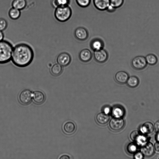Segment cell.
<instances>
[{
  "label": "cell",
  "instance_id": "cell-1",
  "mask_svg": "<svg viewBox=\"0 0 159 159\" xmlns=\"http://www.w3.org/2000/svg\"><path fill=\"white\" fill-rule=\"evenodd\" d=\"M34 56L31 47L25 43H21L17 44L14 48L11 60L16 66L25 67L32 63Z\"/></svg>",
  "mask_w": 159,
  "mask_h": 159
},
{
  "label": "cell",
  "instance_id": "cell-2",
  "mask_svg": "<svg viewBox=\"0 0 159 159\" xmlns=\"http://www.w3.org/2000/svg\"><path fill=\"white\" fill-rule=\"evenodd\" d=\"M13 50V46L9 42L0 41V64L7 63L11 60Z\"/></svg>",
  "mask_w": 159,
  "mask_h": 159
},
{
  "label": "cell",
  "instance_id": "cell-3",
  "mask_svg": "<svg viewBox=\"0 0 159 159\" xmlns=\"http://www.w3.org/2000/svg\"><path fill=\"white\" fill-rule=\"evenodd\" d=\"M72 11L69 5L59 7L56 8L55 16L56 19L61 22L67 21L71 17Z\"/></svg>",
  "mask_w": 159,
  "mask_h": 159
},
{
  "label": "cell",
  "instance_id": "cell-4",
  "mask_svg": "<svg viewBox=\"0 0 159 159\" xmlns=\"http://www.w3.org/2000/svg\"><path fill=\"white\" fill-rule=\"evenodd\" d=\"M131 65L134 69L137 70H141L146 67L147 63L145 57L138 56L132 59Z\"/></svg>",
  "mask_w": 159,
  "mask_h": 159
},
{
  "label": "cell",
  "instance_id": "cell-5",
  "mask_svg": "<svg viewBox=\"0 0 159 159\" xmlns=\"http://www.w3.org/2000/svg\"><path fill=\"white\" fill-rule=\"evenodd\" d=\"M124 121L121 118H113L111 119L109 124L111 129L114 131L121 130L124 127Z\"/></svg>",
  "mask_w": 159,
  "mask_h": 159
},
{
  "label": "cell",
  "instance_id": "cell-6",
  "mask_svg": "<svg viewBox=\"0 0 159 159\" xmlns=\"http://www.w3.org/2000/svg\"><path fill=\"white\" fill-rule=\"evenodd\" d=\"M33 94L29 89H25L23 90L20 93L19 98L20 102L24 105H27L31 102Z\"/></svg>",
  "mask_w": 159,
  "mask_h": 159
},
{
  "label": "cell",
  "instance_id": "cell-7",
  "mask_svg": "<svg viewBox=\"0 0 159 159\" xmlns=\"http://www.w3.org/2000/svg\"><path fill=\"white\" fill-rule=\"evenodd\" d=\"M71 58L70 55L66 52H61L57 56V63L62 66H68L70 62Z\"/></svg>",
  "mask_w": 159,
  "mask_h": 159
},
{
  "label": "cell",
  "instance_id": "cell-8",
  "mask_svg": "<svg viewBox=\"0 0 159 159\" xmlns=\"http://www.w3.org/2000/svg\"><path fill=\"white\" fill-rule=\"evenodd\" d=\"M94 57L97 62L100 63H103L107 59L108 54L107 51L102 48L94 51Z\"/></svg>",
  "mask_w": 159,
  "mask_h": 159
},
{
  "label": "cell",
  "instance_id": "cell-9",
  "mask_svg": "<svg viewBox=\"0 0 159 159\" xmlns=\"http://www.w3.org/2000/svg\"><path fill=\"white\" fill-rule=\"evenodd\" d=\"M75 35L77 39L80 41H84L88 37V33L84 27H80L77 28L75 31Z\"/></svg>",
  "mask_w": 159,
  "mask_h": 159
},
{
  "label": "cell",
  "instance_id": "cell-10",
  "mask_svg": "<svg viewBox=\"0 0 159 159\" xmlns=\"http://www.w3.org/2000/svg\"><path fill=\"white\" fill-rule=\"evenodd\" d=\"M94 6L100 11L106 10L110 5V0H93Z\"/></svg>",
  "mask_w": 159,
  "mask_h": 159
},
{
  "label": "cell",
  "instance_id": "cell-11",
  "mask_svg": "<svg viewBox=\"0 0 159 159\" xmlns=\"http://www.w3.org/2000/svg\"><path fill=\"white\" fill-rule=\"evenodd\" d=\"M141 152L144 156L150 157L154 154V147L152 143L150 142L146 143L143 145L141 149Z\"/></svg>",
  "mask_w": 159,
  "mask_h": 159
},
{
  "label": "cell",
  "instance_id": "cell-12",
  "mask_svg": "<svg viewBox=\"0 0 159 159\" xmlns=\"http://www.w3.org/2000/svg\"><path fill=\"white\" fill-rule=\"evenodd\" d=\"M129 77L128 73L124 71H119L115 75V79L116 82L122 84L126 83Z\"/></svg>",
  "mask_w": 159,
  "mask_h": 159
},
{
  "label": "cell",
  "instance_id": "cell-13",
  "mask_svg": "<svg viewBox=\"0 0 159 159\" xmlns=\"http://www.w3.org/2000/svg\"><path fill=\"white\" fill-rule=\"evenodd\" d=\"M92 57L91 52L87 49H83L79 53V58L81 61L84 62L89 61L91 59Z\"/></svg>",
  "mask_w": 159,
  "mask_h": 159
},
{
  "label": "cell",
  "instance_id": "cell-14",
  "mask_svg": "<svg viewBox=\"0 0 159 159\" xmlns=\"http://www.w3.org/2000/svg\"><path fill=\"white\" fill-rule=\"evenodd\" d=\"M32 97L34 102L37 104H40L45 100V95L43 93L39 91H36L33 93Z\"/></svg>",
  "mask_w": 159,
  "mask_h": 159
},
{
  "label": "cell",
  "instance_id": "cell-15",
  "mask_svg": "<svg viewBox=\"0 0 159 159\" xmlns=\"http://www.w3.org/2000/svg\"><path fill=\"white\" fill-rule=\"evenodd\" d=\"M110 117L108 114L104 112H101L98 114L96 117L97 122L99 124L104 125L109 121Z\"/></svg>",
  "mask_w": 159,
  "mask_h": 159
},
{
  "label": "cell",
  "instance_id": "cell-16",
  "mask_svg": "<svg viewBox=\"0 0 159 159\" xmlns=\"http://www.w3.org/2000/svg\"><path fill=\"white\" fill-rule=\"evenodd\" d=\"M140 130L141 132L143 134H151L154 131V126L152 123L149 122H147L142 126Z\"/></svg>",
  "mask_w": 159,
  "mask_h": 159
},
{
  "label": "cell",
  "instance_id": "cell-17",
  "mask_svg": "<svg viewBox=\"0 0 159 159\" xmlns=\"http://www.w3.org/2000/svg\"><path fill=\"white\" fill-rule=\"evenodd\" d=\"M139 80L138 77L133 75L129 76L126 82L127 85L131 88H134L137 87L139 84Z\"/></svg>",
  "mask_w": 159,
  "mask_h": 159
},
{
  "label": "cell",
  "instance_id": "cell-18",
  "mask_svg": "<svg viewBox=\"0 0 159 159\" xmlns=\"http://www.w3.org/2000/svg\"><path fill=\"white\" fill-rule=\"evenodd\" d=\"M103 45L102 41L99 39L93 40L90 43L91 48L94 51L103 48Z\"/></svg>",
  "mask_w": 159,
  "mask_h": 159
},
{
  "label": "cell",
  "instance_id": "cell-19",
  "mask_svg": "<svg viewBox=\"0 0 159 159\" xmlns=\"http://www.w3.org/2000/svg\"><path fill=\"white\" fill-rule=\"evenodd\" d=\"M62 66L58 63L55 64L51 67L50 72L52 75L54 76H58L62 72Z\"/></svg>",
  "mask_w": 159,
  "mask_h": 159
},
{
  "label": "cell",
  "instance_id": "cell-20",
  "mask_svg": "<svg viewBox=\"0 0 159 159\" xmlns=\"http://www.w3.org/2000/svg\"><path fill=\"white\" fill-rule=\"evenodd\" d=\"M63 130L66 134H70L75 131V124L71 122H67L63 126Z\"/></svg>",
  "mask_w": 159,
  "mask_h": 159
},
{
  "label": "cell",
  "instance_id": "cell-21",
  "mask_svg": "<svg viewBox=\"0 0 159 159\" xmlns=\"http://www.w3.org/2000/svg\"><path fill=\"white\" fill-rule=\"evenodd\" d=\"M26 0H14L12 2L13 7L19 10H22L25 7Z\"/></svg>",
  "mask_w": 159,
  "mask_h": 159
},
{
  "label": "cell",
  "instance_id": "cell-22",
  "mask_svg": "<svg viewBox=\"0 0 159 159\" xmlns=\"http://www.w3.org/2000/svg\"><path fill=\"white\" fill-rule=\"evenodd\" d=\"M147 64L151 66L155 65L158 61L156 56L153 54H148L145 57Z\"/></svg>",
  "mask_w": 159,
  "mask_h": 159
},
{
  "label": "cell",
  "instance_id": "cell-23",
  "mask_svg": "<svg viewBox=\"0 0 159 159\" xmlns=\"http://www.w3.org/2000/svg\"><path fill=\"white\" fill-rule=\"evenodd\" d=\"M112 113L114 117L121 118L124 115V111L122 107L116 106L114 107Z\"/></svg>",
  "mask_w": 159,
  "mask_h": 159
},
{
  "label": "cell",
  "instance_id": "cell-24",
  "mask_svg": "<svg viewBox=\"0 0 159 159\" xmlns=\"http://www.w3.org/2000/svg\"><path fill=\"white\" fill-rule=\"evenodd\" d=\"M9 15L11 19L13 20L17 19L20 16V11L18 9L13 7L9 10Z\"/></svg>",
  "mask_w": 159,
  "mask_h": 159
},
{
  "label": "cell",
  "instance_id": "cell-25",
  "mask_svg": "<svg viewBox=\"0 0 159 159\" xmlns=\"http://www.w3.org/2000/svg\"><path fill=\"white\" fill-rule=\"evenodd\" d=\"M70 0H53L52 4L56 8L61 6L69 5Z\"/></svg>",
  "mask_w": 159,
  "mask_h": 159
},
{
  "label": "cell",
  "instance_id": "cell-26",
  "mask_svg": "<svg viewBox=\"0 0 159 159\" xmlns=\"http://www.w3.org/2000/svg\"><path fill=\"white\" fill-rule=\"evenodd\" d=\"M124 2V0H110V5L117 9L122 6Z\"/></svg>",
  "mask_w": 159,
  "mask_h": 159
},
{
  "label": "cell",
  "instance_id": "cell-27",
  "mask_svg": "<svg viewBox=\"0 0 159 159\" xmlns=\"http://www.w3.org/2000/svg\"><path fill=\"white\" fill-rule=\"evenodd\" d=\"M138 148V146L136 144L131 143L127 145V150L129 153L134 154L137 151Z\"/></svg>",
  "mask_w": 159,
  "mask_h": 159
},
{
  "label": "cell",
  "instance_id": "cell-28",
  "mask_svg": "<svg viewBox=\"0 0 159 159\" xmlns=\"http://www.w3.org/2000/svg\"><path fill=\"white\" fill-rule=\"evenodd\" d=\"M91 0H75L77 4L79 7L85 8L90 4Z\"/></svg>",
  "mask_w": 159,
  "mask_h": 159
},
{
  "label": "cell",
  "instance_id": "cell-29",
  "mask_svg": "<svg viewBox=\"0 0 159 159\" xmlns=\"http://www.w3.org/2000/svg\"><path fill=\"white\" fill-rule=\"evenodd\" d=\"M140 134V132L139 131H134L130 134V138L132 141L135 142Z\"/></svg>",
  "mask_w": 159,
  "mask_h": 159
},
{
  "label": "cell",
  "instance_id": "cell-30",
  "mask_svg": "<svg viewBox=\"0 0 159 159\" xmlns=\"http://www.w3.org/2000/svg\"><path fill=\"white\" fill-rule=\"evenodd\" d=\"M7 25L6 20L3 18H0V30L3 31L5 30Z\"/></svg>",
  "mask_w": 159,
  "mask_h": 159
},
{
  "label": "cell",
  "instance_id": "cell-31",
  "mask_svg": "<svg viewBox=\"0 0 159 159\" xmlns=\"http://www.w3.org/2000/svg\"><path fill=\"white\" fill-rule=\"evenodd\" d=\"M143 157V154L141 152H137L134 155V158L136 159H142Z\"/></svg>",
  "mask_w": 159,
  "mask_h": 159
},
{
  "label": "cell",
  "instance_id": "cell-32",
  "mask_svg": "<svg viewBox=\"0 0 159 159\" xmlns=\"http://www.w3.org/2000/svg\"><path fill=\"white\" fill-rule=\"evenodd\" d=\"M116 9L110 5L106 10V11L112 13L115 12Z\"/></svg>",
  "mask_w": 159,
  "mask_h": 159
},
{
  "label": "cell",
  "instance_id": "cell-33",
  "mask_svg": "<svg viewBox=\"0 0 159 159\" xmlns=\"http://www.w3.org/2000/svg\"><path fill=\"white\" fill-rule=\"evenodd\" d=\"M154 127L156 131H159V120L156 122L155 124Z\"/></svg>",
  "mask_w": 159,
  "mask_h": 159
},
{
  "label": "cell",
  "instance_id": "cell-34",
  "mask_svg": "<svg viewBox=\"0 0 159 159\" xmlns=\"http://www.w3.org/2000/svg\"><path fill=\"white\" fill-rule=\"evenodd\" d=\"M154 148L155 150L159 152V142H156L154 144Z\"/></svg>",
  "mask_w": 159,
  "mask_h": 159
},
{
  "label": "cell",
  "instance_id": "cell-35",
  "mask_svg": "<svg viewBox=\"0 0 159 159\" xmlns=\"http://www.w3.org/2000/svg\"><path fill=\"white\" fill-rule=\"evenodd\" d=\"M70 157L67 155H63L60 157V159H69Z\"/></svg>",
  "mask_w": 159,
  "mask_h": 159
},
{
  "label": "cell",
  "instance_id": "cell-36",
  "mask_svg": "<svg viewBox=\"0 0 159 159\" xmlns=\"http://www.w3.org/2000/svg\"><path fill=\"white\" fill-rule=\"evenodd\" d=\"M110 111V109L109 107H105L104 109V112L107 114H108Z\"/></svg>",
  "mask_w": 159,
  "mask_h": 159
},
{
  "label": "cell",
  "instance_id": "cell-37",
  "mask_svg": "<svg viewBox=\"0 0 159 159\" xmlns=\"http://www.w3.org/2000/svg\"><path fill=\"white\" fill-rule=\"evenodd\" d=\"M4 37V34L2 31L0 30V41L3 40Z\"/></svg>",
  "mask_w": 159,
  "mask_h": 159
},
{
  "label": "cell",
  "instance_id": "cell-38",
  "mask_svg": "<svg viewBox=\"0 0 159 159\" xmlns=\"http://www.w3.org/2000/svg\"><path fill=\"white\" fill-rule=\"evenodd\" d=\"M156 139L157 141L158 142H159V131H158V132L157 133L156 135Z\"/></svg>",
  "mask_w": 159,
  "mask_h": 159
}]
</instances>
